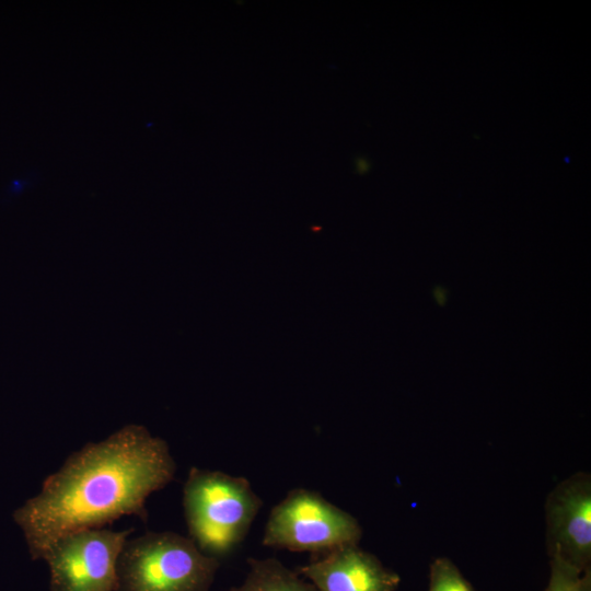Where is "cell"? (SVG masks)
Masks as SVG:
<instances>
[{
	"instance_id": "cell-2",
	"label": "cell",
	"mask_w": 591,
	"mask_h": 591,
	"mask_svg": "<svg viewBox=\"0 0 591 591\" xmlns=\"http://www.w3.org/2000/svg\"><path fill=\"white\" fill-rule=\"evenodd\" d=\"M262 499L245 477L192 467L183 488L190 538L206 555L220 559L246 536Z\"/></svg>"
},
{
	"instance_id": "cell-6",
	"label": "cell",
	"mask_w": 591,
	"mask_h": 591,
	"mask_svg": "<svg viewBox=\"0 0 591 591\" xmlns=\"http://www.w3.org/2000/svg\"><path fill=\"white\" fill-rule=\"evenodd\" d=\"M549 559L591 569V475L577 472L557 484L545 501Z\"/></svg>"
},
{
	"instance_id": "cell-11",
	"label": "cell",
	"mask_w": 591,
	"mask_h": 591,
	"mask_svg": "<svg viewBox=\"0 0 591 591\" xmlns=\"http://www.w3.org/2000/svg\"><path fill=\"white\" fill-rule=\"evenodd\" d=\"M356 170L359 174H364L369 171L370 169V162L366 159V158H362V157H358L356 159Z\"/></svg>"
},
{
	"instance_id": "cell-10",
	"label": "cell",
	"mask_w": 591,
	"mask_h": 591,
	"mask_svg": "<svg viewBox=\"0 0 591 591\" xmlns=\"http://www.w3.org/2000/svg\"><path fill=\"white\" fill-rule=\"evenodd\" d=\"M549 566L545 591H591V569L581 572L557 559H549Z\"/></svg>"
},
{
	"instance_id": "cell-4",
	"label": "cell",
	"mask_w": 591,
	"mask_h": 591,
	"mask_svg": "<svg viewBox=\"0 0 591 591\" xmlns=\"http://www.w3.org/2000/svg\"><path fill=\"white\" fill-rule=\"evenodd\" d=\"M357 519L313 490L296 488L276 505L266 522L263 545L318 556L358 544Z\"/></svg>"
},
{
	"instance_id": "cell-9",
	"label": "cell",
	"mask_w": 591,
	"mask_h": 591,
	"mask_svg": "<svg viewBox=\"0 0 591 591\" xmlns=\"http://www.w3.org/2000/svg\"><path fill=\"white\" fill-rule=\"evenodd\" d=\"M428 591L475 590L450 558L438 557L430 565Z\"/></svg>"
},
{
	"instance_id": "cell-5",
	"label": "cell",
	"mask_w": 591,
	"mask_h": 591,
	"mask_svg": "<svg viewBox=\"0 0 591 591\" xmlns=\"http://www.w3.org/2000/svg\"><path fill=\"white\" fill-rule=\"evenodd\" d=\"M131 531L95 528L58 537L42 557L50 591H115L117 560Z\"/></svg>"
},
{
	"instance_id": "cell-8",
	"label": "cell",
	"mask_w": 591,
	"mask_h": 591,
	"mask_svg": "<svg viewBox=\"0 0 591 591\" xmlns=\"http://www.w3.org/2000/svg\"><path fill=\"white\" fill-rule=\"evenodd\" d=\"M245 580L230 591H318L276 558H248Z\"/></svg>"
},
{
	"instance_id": "cell-3",
	"label": "cell",
	"mask_w": 591,
	"mask_h": 591,
	"mask_svg": "<svg viewBox=\"0 0 591 591\" xmlns=\"http://www.w3.org/2000/svg\"><path fill=\"white\" fill-rule=\"evenodd\" d=\"M219 566L192 538L147 532L124 544L115 591H209Z\"/></svg>"
},
{
	"instance_id": "cell-7",
	"label": "cell",
	"mask_w": 591,
	"mask_h": 591,
	"mask_svg": "<svg viewBox=\"0 0 591 591\" xmlns=\"http://www.w3.org/2000/svg\"><path fill=\"white\" fill-rule=\"evenodd\" d=\"M318 591H395L399 576L358 544L338 547L298 569Z\"/></svg>"
},
{
	"instance_id": "cell-1",
	"label": "cell",
	"mask_w": 591,
	"mask_h": 591,
	"mask_svg": "<svg viewBox=\"0 0 591 591\" xmlns=\"http://www.w3.org/2000/svg\"><path fill=\"white\" fill-rule=\"evenodd\" d=\"M176 465L167 443L128 425L71 453L39 493L13 513L33 559L58 537L103 528L124 515L147 520V498L164 488Z\"/></svg>"
}]
</instances>
